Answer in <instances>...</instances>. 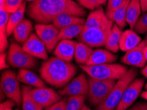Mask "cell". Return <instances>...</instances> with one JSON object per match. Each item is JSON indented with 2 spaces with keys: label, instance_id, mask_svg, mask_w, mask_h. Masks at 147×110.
<instances>
[{
  "label": "cell",
  "instance_id": "obj_1",
  "mask_svg": "<svg viewBox=\"0 0 147 110\" xmlns=\"http://www.w3.org/2000/svg\"><path fill=\"white\" fill-rule=\"evenodd\" d=\"M27 13L38 23L50 24L63 13L82 17L86 11L73 0H37L29 4Z\"/></svg>",
  "mask_w": 147,
  "mask_h": 110
},
{
  "label": "cell",
  "instance_id": "obj_2",
  "mask_svg": "<svg viewBox=\"0 0 147 110\" xmlns=\"http://www.w3.org/2000/svg\"><path fill=\"white\" fill-rule=\"evenodd\" d=\"M44 81L55 88L66 86L77 73L74 65L57 57H50L42 63L39 70Z\"/></svg>",
  "mask_w": 147,
  "mask_h": 110
},
{
  "label": "cell",
  "instance_id": "obj_3",
  "mask_svg": "<svg viewBox=\"0 0 147 110\" xmlns=\"http://www.w3.org/2000/svg\"><path fill=\"white\" fill-rule=\"evenodd\" d=\"M137 76L135 67L129 69L123 77L118 79L110 95L102 104L96 106V110H115L119 104L126 88Z\"/></svg>",
  "mask_w": 147,
  "mask_h": 110
},
{
  "label": "cell",
  "instance_id": "obj_4",
  "mask_svg": "<svg viewBox=\"0 0 147 110\" xmlns=\"http://www.w3.org/2000/svg\"><path fill=\"white\" fill-rule=\"evenodd\" d=\"M80 67L91 78L96 79L118 80L128 71L125 66L120 64L106 63L95 65H82Z\"/></svg>",
  "mask_w": 147,
  "mask_h": 110
},
{
  "label": "cell",
  "instance_id": "obj_5",
  "mask_svg": "<svg viewBox=\"0 0 147 110\" xmlns=\"http://www.w3.org/2000/svg\"><path fill=\"white\" fill-rule=\"evenodd\" d=\"M115 84L116 80H101L90 77L88 79V92L90 104L94 106L102 104L110 95Z\"/></svg>",
  "mask_w": 147,
  "mask_h": 110
},
{
  "label": "cell",
  "instance_id": "obj_6",
  "mask_svg": "<svg viewBox=\"0 0 147 110\" xmlns=\"http://www.w3.org/2000/svg\"><path fill=\"white\" fill-rule=\"evenodd\" d=\"M0 84L1 90L9 99L13 100L19 106L22 104L23 92L20 88L17 75L14 71L10 70L4 71L1 75Z\"/></svg>",
  "mask_w": 147,
  "mask_h": 110
},
{
  "label": "cell",
  "instance_id": "obj_7",
  "mask_svg": "<svg viewBox=\"0 0 147 110\" xmlns=\"http://www.w3.org/2000/svg\"><path fill=\"white\" fill-rule=\"evenodd\" d=\"M7 59L9 65L15 68L32 69L37 63L35 57L26 52L23 46L15 42L10 45Z\"/></svg>",
  "mask_w": 147,
  "mask_h": 110
},
{
  "label": "cell",
  "instance_id": "obj_8",
  "mask_svg": "<svg viewBox=\"0 0 147 110\" xmlns=\"http://www.w3.org/2000/svg\"><path fill=\"white\" fill-rule=\"evenodd\" d=\"M112 26L108 27L84 29L79 36L80 42L88 45L91 48H99L105 46L107 38Z\"/></svg>",
  "mask_w": 147,
  "mask_h": 110
},
{
  "label": "cell",
  "instance_id": "obj_9",
  "mask_svg": "<svg viewBox=\"0 0 147 110\" xmlns=\"http://www.w3.org/2000/svg\"><path fill=\"white\" fill-rule=\"evenodd\" d=\"M36 34L45 45L48 52L54 50L59 43V32L57 29L53 24H39L34 26Z\"/></svg>",
  "mask_w": 147,
  "mask_h": 110
},
{
  "label": "cell",
  "instance_id": "obj_10",
  "mask_svg": "<svg viewBox=\"0 0 147 110\" xmlns=\"http://www.w3.org/2000/svg\"><path fill=\"white\" fill-rule=\"evenodd\" d=\"M144 84V78H137L133 80L126 88L115 110H126L131 106L141 94Z\"/></svg>",
  "mask_w": 147,
  "mask_h": 110
},
{
  "label": "cell",
  "instance_id": "obj_11",
  "mask_svg": "<svg viewBox=\"0 0 147 110\" xmlns=\"http://www.w3.org/2000/svg\"><path fill=\"white\" fill-rule=\"evenodd\" d=\"M30 94L33 99L43 108H46L61 100V95L54 90L47 87L31 88Z\"/></svg>",
  "mask_w": 147,
  "mask_h": 110
},
{
  "label": "cell",
  "instance_id": "obj_12",
  "mask_svg": "<svg viewBox=\"0 0 147 110\" xmlns=\"http://www.w3.org/2000/svg\"><path fill=\"white\" fill-rule=\"evenodd\" d=\"M88 80L83 73L71 80L58 93L61 96H88Z\"/></svg>",
  "mask_w": 147,
  "mask_h": 110
},
{
  "label": "cell",
  "instance_id": "obj_13",
  "mask_svg": "<svg viewBox=\"0 0 147 110\" xmlns=\"http://www.w3.org/2000/svg\"><path fill=\"white\" fill-rule=\"evenodd\" d=\"M23 48L26 52L35 58L46 61L48 59L46 47L36 34H31L28 39L23 44Z\"/></svg>",
  "mask_w": 147,
  "mask_h": 110
},
{
  "label": "cell",
  "instance_id": "obj_14",
  "mask_svg": "<svg viewBox=\"0 0 147 110\" xmlns=\"http://www.w3.org/2000/svg\"><path fill=\"white\" fill-rule=\"evenodd\" d=\"M146 46L147 43L145 40H142L135 48L125 52V54L121 58V62L134 67H144L146 62L144 50Z\"/></svg>",
  "mask_w": 147,
  "mask_h": 110
},
{
  "label": "cell",
  "instance_id": "obj_15",
  "mask_svg": "<svg viewBox=\"0 0 147 110\" xmlns=\"http://www.w3.org/2000/svg\"><path fill=\"white\" fill-rule=\"evenodd\" d=\"M113 22L107 16L103 8L100 7L96 9L93 10L88 15L84 24V29L98 28L113 26Z\"/></svg>",
  "mask_w": 147,
  "mask_h": 110
},
{
  "label": "cell",
  "instance_id": "obj_16",
  "mask_svg": "<svg viewBox=\"0 0 147 110\" xmlns=\"http://www.w3.org/2000/svg\"><path fill=\"white\" fill-rule=\"evenodd\" d=\"M77 44V42L72 40H60L53 50V54L59 59L71 63L75 58Z\"/></svg>",
  "mask_w": 147,
  "mask_h": 110
},
{
  "label": "cell",
  "instance_id": "obj_17",
  "mask_svg": "<svg viewBox=\"0 0 147 110\" xmlns=\"http://www.w3.org/2000/svg\"><path fill=\"white\" fill-rule=\"evenodd\" d=\"M117 59V56L110 51L104 49L93 50L92 54L86 63L87 65H95L106 63H112Z\"/></svg>",
  "mask_w": 147,
  "mask_h": 110
},
{
  "label": "cell",
  "instance_id": "obj_18",
  "mask_svg": "<svg viewBox=\"0 0 147 110\" xmlns=\"http://www.w3.org/2000/svg\"><path fill=\"white\" fill-rule=\"evenodd\" d=\"M141 42V38L139 34L132 29H129L122 33L119 41V49L127 52L137 47Z\"/></svg>",
  "mask_w": 147,
  "mask_h": 110
},
{
  "label": "cell",
  "instance_id": "obj_19",
  "mask_svg": "<svg viewBox=\"0 0 147 110\" xmlns=\"http://www.w3.org/2000/svg\"><path fill=\"white\" fill-rule=\"evenodd\" d=\"M85 20L82 17L73 15L69 13H63L59 15L53 20L52 24L57 29H61L67 27L75 24H84Z\"/></svg>",
  "mask_w": 147,
  "mask_h": 110
},
{
  "label": "cell",
  "instance_id": "obj_20",
  "mask_svg": "<svg viewBox=\"0 0 147 110\" xmlns=\"http://www.w3.org/2000/svg\"><path fill=\"white\" fill-rule=\"evenodd\" d=\"M17 78L19 82L24 83L35 88H40L45 86V83L38 76L32 71L27 69H21L17 74Z\"/></svg>",
  "mask_w": 147,
  "mask_h": 110
},
{
  "label": "cell",
  "instance_id": "obj_21",
  "mask_svg": "<svg viewBox=\"0 0 147 110\" xmlns=\"http://www.w3.org/2000/svg\"><path fill=\"white\" fill-rule=\"evenodd\" d=\"M33 29L32 22L29 20L23 19L16 26L13 31V36L19 43H24L32 34Z\"/></svg>",
  "mask_w": 147,
  "mask_h": 110
},
{
  "label": "cell",
  "instance_id": "obj_22",
  "mask_svg": "<svg viewBox=\"0 0 147 110\" xmlns=\"http://www.w3.org/2000/svg\"><path fill=\"white\" fill-rule=\"evenodd\" d=\"M141 11L140 0H130L127 9L126 22L132 30L134 29L135 24L139 19Z\"/></svg>",
  "mask_w": 147,
  "mask_h": 110
},
{
  "label": "cell",
  "instance_id": "obj_23",
  "mask_svg": "<svg viewBox=\"0 0 147 110\" xmlns=\"http://www.w3.org/2000/svg\"><path fill=\"white\" fill-rule=\"evenodd\" d=\"M122 32L121 29L116 24H113L112 30L107 38L105 46L106 50L112 53H117L119 50V41Z\"/></svg>",
  "mask_w": 147,
  "mask_h": 110
},
{
  "label": "cell",
  "instance_id": "obj_24",
  "mask_svg": "<svg viewBox=\"0 0 147 110\" xmlns=\"http://www.w3.org/2000/svg\"><path fill=\"white\" fill-rule=\"evenodd\" d=\"M10 13L7 11L0 9V51L1 53L5 52L8 47L7 33V27Z\"/></svg>",
  "mask_w": 147,
  "mask_h": 110
},
{
  "label": "cell",
  "instance_id": "obj_25",
  "mask_svg": "<svg viewBox=\"0 0 147 110\" xmlns=\"http://www.w3.org/2000/svg\"><path fill=\"white\" fill-rule=\"evenodd\" d=\"M129 1L130 0H125L123 5H121L116 10L106 14L109 19L112 20L121 29H123L126 26V13Z\"/></svg>",
  "mask_w": 147,
  "mask_h": 110
},
{
  "label": "cell",
  "instance_id": "obj_26",
  "mask_svg": "<svg viewBox=\"0 0 147 110\" xmlns=\"http://www.w3.org/2000/svg\"><path fill=\"white\" fill-rule=\"evenodd\" d=\"M25 9L26 3L24 2V3L19 9L10 14L9 17L7 27V33L8 36L12 34L16 26L23 20Z\"/></svg>",
  "mask_w": 147,
  "mask_h": 110
},
{
  "label": "cell",
  "instance_id": "obj_27",
  "mask_svg": "<svg viewBox=\"0 0 147 110\" xmlns=\"http://www.w3.org/2000/svg\"><path fill=\"white\" fill-rule=\"evenodd\" d=\"M93 50L92 48L83 42H78L75 53V59L77 63L86 65L92 54Z\"/></svg>",
  "mask_w": 147,
  "mask_h": 110
},
{
  "label": "cell",
  "instance_id": "obj_28",
  "mask_svg": "<svg viewBox=\"0 0 147 110\" xmlns=\"http://www.w3.org/2000/svg\"><path fill=\"white\" fill-rule=\"evenodd\" d=\"M31 87L30 86H23L22 87L23 92V110H43V107L40 106L33 99L30 94Z\"/></svg>",
  "mask_w": 147,
  "mask_h": 110
},
{
  "label": "cell",
  "instance_id": "obj_29",
  "mask_svg": "<svg viewBox=\"0 0 147 110\" xmlns=\"http://www.w3.org/2000/svg\"><path fill=\"white\" fill-rule=\"evenodd\" d=\"M84 30V24H75L63 28L59 30V40H72L79 36Z\"/></svg>",
  "mask_w": 147,
  "mask_h": 110
},
{
  "label": "cell",
  "instance_id": "obj_30",
  "mask_svg": "<svg viewBox=\"0 0 147 110\" xmlns=\"http://www.w3.org/2000/svg\"><path fill=\"white\" fill-rule=\"evenodd\" d=\"M86 96H71L66 101L65 110H81L84 105Z\"/></svg>",
  "mask_w": 147,
  "mask_h": 110
},
{
  "label": "cell",
  "instance_id": "obj_31",
  "mask_svg": "<svg viewBox=\"0 0 147 110\" xmlns=\"http://www.w3.org/2000/svg\"><path fill=\"white\" fill-rule=\"evenodd\" d=\"M82 7L90 10H95L107 3L108 0H77Z\"/></svg>",
  "mask_w": 147,
  "mask_h": 110
},
{
  "label": "cell",
  "instance_id": "obj_32",
  "mask_svg": "<svg viewBox=\"0 0 147 110\" xmlns=\"http://www.w3.org/2000/svg\"><path fill=\"white\" fill-rule=\"evenodd\" d=\"M23 3V0H5L3 6L0 9H3L11 14L19 9Z\"/></svg>",
  "mask_w": 147,
  "mask_h": 110
},
{
  "label": "cell",
  "instance_id": "obj_33",
  "mask_svg": "<svg viewBox=\"0 0 147 110\" xmlns=\"http://www.w3.org/2000/svg\"><path fill=\"white\" fill-rule=\"evenodd\" d=\"M134 30L137 33L143 34L147 31V11L139 17L136 23Z\"/></svg>",
  "mask_w": 147,
  "mask_h": 110
},
{
  "label": "cell",
  "instance_id": "obj_34",
  "mask_svg": "<svg viewBox=\"0 0 147 110\" xmlns=\"http://www.w3.org/2000/svg\"><path fill=\"white\" fill-rule=\"evenodd\" d=\"M125 1V0H108L107 1L106 14L116 10L121 5H123Z\"/></svg>",
  "mask_w": 147,
  "mask_h": 110
},
{
  "label": "cell",
  "instance_id": "obj_35",
  "mask_svg": "<svg viewBox=\"0 0 147 110\" xmlns=\"http://www.w3.org/2000/svg\"><path fill=\"white\" fill-rule=\"evenodd\" d=\"M66 99H62L58 102L55 103L51 106L46 107L44 109L45 110H65L66 105Z\"/></svg>",
  "mask_w": 147,
  "mask_h": 110
},
{
  "label": "cell",
  "instance_id": "obj_36",
  "mask_svg": "<svg viewBox=\"0 0 147 110\" xmlns=\"http://www.w3.org/2000/svg\"><path fill=\"white\" fill-rule=\"evenodd\" d=\"M7 53L5 52L1 53V54H0V68H1V70L7 69L9 67V64L7 63Z\"/></svg>",
  "mask_w": 147,
  "mask_h": 110
},
{
  "label": "cell",
  "instance_id": "obj_37",
  "mask_svg": "<svg viewBox=\"0 0 147 110\" xmlns=\"http://www.w3.org/2000/svg\"><path fill=\"white\" fill-rule=\"evenodd\" d=\"M15 104H16L13 100L9 99L5 101V102L1 103V105H0V110H6L11 108L12 109L15 106Z\"/></svg>",
  "mask_w": 147,
  "mask_h": 110
},
{
  "label": "cell",
  "instance_id": "obj_38",
  "mask_svg": "<svg viewBox=\"0 0 147 110\" xmlns=\"http://www.w3.org/2000/svg\"><path fill=\"white\" fill-rule=\"evenodd\" d=\"M128 110H147V102H139Z\"/></svg>",
  "mask_w": 147,
  "mask_h": 110
},
{
  "label": "cell",
  "instance_id": "obj_39",
  "mask_svg": "<svg viewBox=\"0 0 147 110\" xmlns=\"http://www.w3.org/2000/svg\"><path fill=\"white\" fill-rule=\"evenodd\" d=\"M141 1V5L142 11L143 12H146L147 11V0H140Z\"/></svg>",
  "mask_w": 147,
  "mask_h": 110
},
{
  "label": "cell",
  "instance_id": "obj_40",
  "mask_svg": "<svg viewBox=\"0 0 147 110\" xmlns=\"http://www.w3.org/2000/svg\"><path fill=\"white\" fill-rule=\"evenodd\" d=\"M141 73L142 74V75H143L144 77H145V78H147V65L144 66L143 67V69H142Z\"/></svg>",
  "mask_w": 147,
  "mask_h": 110
},
{
  "label": "cell",
  "instance_id": "obj_41",
  "mask_svg": "<svg viewBox=\"0 0 147 110\" xmlns=\"http://www.w3.org/2000/svg\"><path fill=\"white\" fill-rule=\"evenodd\" d=\"M141 97L143 98V99L146 100L147 101V90L142 92L141 94Z\"/></svg>",
  "mask_w": 147,
  "mask_h": 110
},
{
  "label": "cell",
  "instance_id": "obj_42",
  "mask_svg": "<svg viewBox=\"0 0 147 110\" xmlns=\"http://www.w3.org/2000/svg\"><path fill=\"white\" fill-rule=\"evenodd\" d=\"M144 57H145L146 61H147V46L145 47V48H144Z\"/></svg>",
  "mask_w": 147,
  "mask_h": 110
},
{
  "label": "cell",
  "instance_id": "obj_43",
  "mask_svg": "<svg viewBox=\"0 0 147 110\" xmlns=\"http://www.w3.org/2000/svg\"><path fill=\"white\" fill-rule=\"evenodd\" d=\"M81 110H92L90 108H89V107L87 106V105H86L85 104L84 105L83 107H82Z\"/></svg>",
  "mask_w": 147,
  "mask_h": 110
},
{
  "label": "cell",
  "instance_id": "obj_44",
  "mask_svg": "<svg viewBox=\"0 0 147 110\" xmlns=\"http://www.w3.org/2000/svg\"><path fill=\"white\" fill-rule=\"evenodd\" d=\"M5 0H0V8H1L3 6L4 3H5Z\"/></svg>",
  "mask_w": 147,
  "mask_h": 110
},
{
  "label": "cell",
  "instance_id": "obj_45",
  "mask_svg": "<svg viewBox=\"0 0 147 110\" xmlns=\"http://www.w3.org/2000/svg\"><path fill=\"white\" fill-rule=\"evenodd\" d=\"M28 1H31V2H33V1H37V0H27Z\"/></svg>",
  "mask_w": 147,
  "mask_h": 110
},
{
  "label": "cell",
  "instance_id": "obj_46",
  "mask_svg": "<svg viewBox=\"0 0 147 110\" xmlns=\"http://www.w3.org/2000/svg\"><path fill=\"white\" fill-rule=\"evenodd\" d=\"M144 88H145V89H146V90H147V83H146V84L145 85V87H144Z\"/></svg>",
  "mask_w": 147,
  "mask_h": 110
},
{
  "label": "cell",
  "instance_id": "obj_47",
  "mask_svg": "<svg viewBox=\"0 0 147 110\" xmlns=\"http://www.w3.org/2000/svg\"><path fill=\"white\" fill-rule=\"evenodd\" d=\"M145 41L146 42V43H147V35H146V39H145Z\"/></svg>",
  "mask_w": 147,
  "mask_h": 110
},
{
  "label": "cell",
  "instance_id": "obj_48",
  "mask_svg": "<svg viewBox=\"0 0 147 110\" xmlns=\"http://www.w3.org/2000/svg\"><path fill=\"white\" fill-rule=\"evenodd\" d=\"M6 110H12V109L11 108V109H6Z\"/></svg>",
  "mask_w": 147,
  "mask_h": 110
},
{
  "label": "cell",
  "instance_id": "obj_49",
  "mask_svg": "<svg viewBox=\"0 0 147 110\" xmlns=\"http://www.w3.org/2000/svg\"><path fill=\"white\" fill-rule=\"evenodd\" d=\"M16 110H20V109H17Z\"/></svg>",
  "mask_w": 147,
  "mask_h": 110
}]
</instances>
